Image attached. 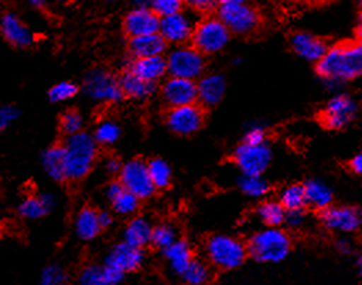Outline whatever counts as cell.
Segmentation results:
<instances>
[{"instance_id":"cell-43","label":"cell","mask_w":362,"mask_h":285,"mask_svg":"<svg viewBox=\"0 0 362 285\" xmlns=\"http://www.w3.org/2000/svg\"><path fill=\"white\" fill-rule=\"evenodd\" d=\"M244 142L245 144H251V145L264 144L266 142V131H264L262 126H252V127H250L247 132H245Z\"/></svg>"},{"instance_id":"cell-25","label":"cell","mask_w":362,"mask_h":285,"mask_svg":"<svg viewBox=\"0 0 362 285\" xmlns=\"http://www.w3.org/2000/svg\"><path fill=\"white\" fill-rule=\"evenodd\" d=\"M164 258L167 260L170 269L175 273L182 276L183 272L187 269V266L194 260L193 250L190 244L185 240H177L174 244H171L164 251Z\"/></svg>"},{"instance_id":"cell-35","label":"cell","mask_w":362,"mask_h":285,"mask_svg":"<svg viewBox=\"0 0 362 285\" xmlns=\"http://www.w3.org/2000/svg\"><path fill=\"white\" fill-rule=\"evenodd\" d=\"M240 189L248 197L260 199L269 193L270 185L262 175H244L240 180Z\"/></svg>"},{"instance_id":"cell-28","label":"cell","mask_w":362,"mask_h":285,"mask_svg":"<svg viewBox=\"0 0 362 285\" xmlns=\"http://www.w3.org/2000/svg\"><path fill=\"white\" fill-rule=\"evenodd\" d=\"M103 231L98 212L91 207L81 208L75 218V232L84 241L94 240Z\"/></svg>"},{"instance_id":"cell-12","label":"cell","mask_w":362,"mask_h":285,"mask_svg":"<svg viewBox=\"0 0 362 285\" xmlns=\"http://www.w3.org/2000/svg\"><path fill=\"white\" fill-rule=\"evenodd\" d=\"M168 129L178 135H192L204 124V112L199 105L170 107L165 117Z\"/></svg>"},{"instance_id":"cell-6","label":"cell","mask_w":362,"mask_h":285,"mask_svg":"<svg viewBox=\"0 0 362 285\" xmlns=\"http://www.w3.org/2000/svg\"><path fill=\"white\" fill-rule=\"evenodd\" d=\"M84 91L88 98L101 104H117L124 98L120 80L103 68H95L87 74Z\"/></svg>"},{"instance_id":"cell-16","label":"cell","mask_w":362,"mask_h":285,"mask_svg":"<svg viewBox=\"0 0 362 285\" xmlns=\"http://www.w3.org/2000/svg\"><path fill=\"white\" fill-rule=\"evenodd\" d=\"M194 26L196 24L193 23V20L187 14L180 11L160 18L158 33L164 37L167 43L181 46L192 39Z\"/></svg>"},{"instance_id":"cell-45","label":"cell","mask_w":362,"mask_h":285,"mask_svg":"<svg viewBox=\"0 0 362 285\" xmlns=\"http://www.w3.org/2000/svg\"><path fill=\"white\" fill-rule=\"evenodd\" d=\"M284 223L291 229H299L305 223V214H303V211L302 209L286 211Z\"/></svg>"},{"instance_id":"cell-15","label":"cell","mask_w":362,"mask_h":285,"mask_svg":"<svg viewBox=\"0 0 362 285\" xmlns=\"http://www.w3.org/2000/svg\"><path fill=\"white\" fill-rule=\"evenodd\" d=\"M161 98L170 107L196 104L197 83L189 78H171L164 81L161 87Z\"/></svg>"},{"instance_id":"cell-61","label":"cell","mask_w":362,"mask_h":285,"mask_svg":"<svg viewBox=\"0 0 362 285\" xmlns=\"http://www.w3.org/2000/svg\"><path fill=\"white\" fill-rule=\"evenodd\" d=\"M0 3H1V0H0Z\"/></svg>"},{"instance_id":"cell-10","label":"cell","mask_w":362,"mask_h":285,"mask_svg":"<svg viewBox=\"0 0 362 285\" xmlns=\"http://www.w3.org/2000/svg\"><path fill=\"white\" fill-rule=\"evenodd\" d=\"M273 153L267 142L251 145L243 142L234 152L235 165L244 175H262L270 165Z\"/></svg>"},{"instance_id":"cell-8","label":"cell","mask_w":362,"mask_h":285,"mask_svg":"<svg viewBox=\"0 0 362 285\" xmlns=\"http://www.w3.org/2000/svg\"><path fill=\"white\" fill-rule=\"evenodd\" d=\"M218 18L226 25L230 33L240 36H248L258 30L260 26L258 10L248 3L221 6Z\"/></svg>"},{"instance_id":"cell-17","label":"cell","mask_w":362,"mask_h":285,"mask_svg":"<svg viewBox=\"0 0 362 285\" xmlns=\"http://www.w3.org/2000/svg\"><path fill=\"white\" fill-rule=\"evenodd\" d=\"M123 28L129 37L157 33L160 17L151 8H132L124 18Z\"/></svg>"},{"instance_id":"cell-42","label":"cell","mask_w":362,"mask_h":285,"mask_svg":"<svg viewBox=\"0 0 362 285\" xmlns=\"http://www.w3.org/2000/svg\"><path fill=\"white\" fill-rule=\"evenodd\" d=\"M183 1L182 0H149V8L161 17H167L182 11Z\"/></svg>"},{"instance_id":"cell-19","label":"cell","mask_w":362,"mask_h":285,"mask_svg":"<svg viewBox=\"0 0 362 285\" xmlns=\"http://www.w3.org/2000/svg\"><path fill=\"white\" fill-rule=\"evenodd\" d=\"M127 71L148 83H155L156 84L167 74V61L163 55L146 57V58H132V61L129 64Z\"/></svg>"},{"instance_id":"cell-47","label":"cell","mask_w":362,"mask_h":285,"mask_svg":"<svg viewBox=\"0 0 362 285\" xmlns=\"http://www.w3.org/2000/svg\"><path fill=\"white\" fill-rule=\"evenodd\" d=\"M122 167H123V164H122L117 158H115V157L107 158V160L105 161L104 164L105 171H106L107 174H112V175H115V174H120Z\"/></svg>"},{"instance_id":"cell-34","label":"cell","mask_w":362,"mask_h":285,"mask_svg":"<svg viewBox=\"0 0 362 285\" xmlns=\"http://www.w3.org/2000/svg\"><path fill=\"white\" fill-rule=\"evenodd\" d=\"M148 170L156 189H165L173 180L171 167L163 158H153L148 163Z\"/></svg>"},{"instance_id":"cell-24","label":"cell","mask_w":362,"mask_h":285,"mask_svg":"<svg viewBox=\"0 0 362 285\" xmlns=\"http://www.w3.org/2000/svg\"><path fill=\"white\" fill-rule=\"evenodd\" d=\"M57 206V197L49 193H40L37 196H29L23 200V203L20 204V215L24 216L25 219H40L45 215H47L52 208Z\"/></svg>"},{"instance_id":"cell-57","label":"cell","mask_w":362,"mask_h":285,"mask_svg":"<svg viewBox=\"0 0 362 285\" xmlns=\"http://www.w3.org/2000/svg\"><path fill=\"white\" fill-rule=\"evenodd\" d=\"M358 270H360V273L362 274V254L360 255V258H358Z\"/></svg>"},{"instance_id":"cell-59","label":"cell","mask_w":362,"mask_h":285,"mask_svg":"<svg viewBox=\"0 0 362 285\" xmlns=\"http://www.w3.org/2000/svg\"><path fill=\"white\" fill-rule=\"evenodd\" d=\"M175 285H187V284H185V283H183V284H175Z\"/></svg>"},{"instance_id":"cell-60","label":"cell","mask_w":362,"mask_h":285,"mask_svg":"<svg viewBox=\"0 0 362 285\" xmlns=\"http://www.w3.org/2000/svg\"><path fill=\"white\" fill-rule=\"evenodd\" d=\"M109 1H115V0H109Z\"/></svg>"},{"instance_id":"cell-20","label":"cell","mask_w":362,"mask_h":285,"mask_svg":"<svg viewBox=\"0 0 362 285\" xmlns=\"http://www.w3.org/2000/svg\"><path fill=\"white\" fill-rule=\"evenodd\" d=\"M226 93V80L219 74L202 76L197 83V101L204 106L219 104Z\"/></svg>"},{"instance_id":"cell-48","label":"cell","mask_w":362,"mask_h":285,"mask_svg":"<svg viewBox=\"0 0 362 285\" xmlns=\"http://www.w3.org/2000/svg\"><path fill=\"white\" fill-rule=\"evenodd\" d=\"M122 190H124V186H123L122 182H110V183L106 186V197H107L109 200H112V199H115Z\"/></svg>"},{"instance_id":"cell-39","label":"cell","mask_w":362,"mask_h":285,"mask_svg":"<svg viewBox=\"0 0 362 285\" xmlns=\"http://www.w3.org/2000/svg\"><path fill=\"white\" fill-rule=\"evenodd\" d=\"M39 285H69V277L64 267L52 264L43 270Z\"/></svg>"},{"instance_id":"cell-4","label":"cell","mask_w":362,"mask_h":285,"mask_svg":"<svg viewBox=\"0 0 362 285\" xmlns=\"http://www.w3.org/2000/svg\"><path fill=\"white\" fill-rule=\"evenodd\" d=\"M206 257L211 266L219 270H234L244 264L248 257L247 245L235 237L216 234L206 243Z\"/></svg>"},{"instance_id":"cell-13","label":"cell","mask_w":362,"mask_h":285,"mask_svg":"<svg viewBox=\"0 0 362 285\" xmlns=\"http://www.w3.org/2000/svg\"><path fill=\"white\" fill-rule=\"evenodd\" d=\"M321 223L332 232L351 233L362 225V214L360 209L347 206L334 207L329 206L321 211Z\"/></svg>"},{"instance_id":"cell-49","label":"cell","mask_w":362,"mask_h":285,"mask_svg":"<svg viewBox=\"0 0 362 285\" xmlns=\"http://www.w3.org/2000/svg\"><path fill=\"white\" fill-rule=\"evenodd\" d=\"M337 250L341 255H350L353 252L354 247L349 238H339L337 243Z\"/></svg>"},{"instance_id":"cell-55","label":"cell","mask_w":362,"mask_h":285,"mask_svg":"<svg viewBox=\"0 0 362 285\" xmlns=\"http://www.w3.org/2000/svg\"><path fill=\"white\" fill-rule=\"evenodd\" d=\"M357 36H358V39L362 42V13L360 14L358 24H357Z\"/></svg>"},{"instance_id":"cell-5","label":"cell","mask_w":362,"mask_h":285,"mask_svg":"<svg viewBox=\"0 0 362 285\" xmlns=\"http://www.w3.org/2000/svg\"><path fill=\"white\" fill-rule=\"evenodd\" d=\"M167 72L174 78L197 80L206 71L204 54L193 46L181 45L171 50L165 58Z\"/></svg>"},{"instance_id":"cell-9","label":"cell","mask_w":362,"mask_h":285,"mask_svg":"<svg viewBox=\"0 0 362 285\" xmlns=\"http://www.w3.org/2000/svg\"><path fill=\"white\" fill-rule=\"evenodd\" d=\"M119 177L123 186L139 200H146L155 194L156 186L151 178L148 163L139 158L129 160L123 164Z\"/></svg>"},{"instance_id":"cell-32","label":"cell","mask_w":362,"mask_h":285,"mask_svg":"<svg viewBox=\"0 0 362 285\" xmlns=\"http://www.w3.org/2000/svg\"><path fill=\"white\" fill-rule=\"evenodd\" d=\"M182 279L187 285H207L212 280V270L207 262L193 260L183 272Z\"/></svg>"},{"instance_id":"cell-56","label":"cell","mask_w":362,"mask_h":285,"mask_svg":"<svg viewBox=\"0 0 362 285\" xmlns=\"http://www.w3.org/2000/svg\"><path fill=\"white\" fill-rule=\"evenodd\" d=\"M302 1H306V3H311V4H314V3H324V1H327V0H302Z\"/></svg>"},{"instance_id":"cell-36","label":"cell","mask_w":362,"mask_h":285,"mask_svg":"<svg viewBox=\"0 0 362 285\" xmlns=\"http://www.w3.org/2000/svg\"><path fill=\"white\" fill-rule=\"evenodd\" d=\"M139 199L129 192L126 187L124 190H122L115 199L110 200L112 207L119 214L123 216H129L132 214H135L139 208Z\"/></svg>"},{"instance_id":"cell-26","label":"cell","mask_w":362,"mask_h":285,"mask_svg":"<svg viewBox=\"0 0 362 285\" xmlns=\"http://www.w3.org/2000/svg\"><path fill=\"white\" fill-rule=\"evenodd\" d=\"M152 232V223L144 216H136L129 221L124 229V241L129 243V245L144 250L151 244Z\"/></svg>"},{"instance_id":"cell-23","label":"cell","mask_w":362,"mask_h":285,"mask_svg":"<svg viewBox=\"0 0 362 285\" xmlns=\"http://www.w3.org/2000/svg\"><path fill=\"white\" fill-rule=\"evenodd\" d=\"M167 49V42L157 32L152 35L129 37V52L132 58H146L163 55Z\"/></svg>"},{"instance_id":"cell-51","label":"cell","mask_w":362,"mask_h":285,"mask_svg":"<svg viewBox=\"0 0 362 285\" xmlns=\"http://www.w3.org/2000/svg\"><path fill=\"white\" fill-rule=\"evenodd\" d=\"M350 167H351V170H353L356 174L362 175V151L360 153H357V155L353 157V160H351V163H350Z\"/></svg>"},{"instance_id":"cell-50","label":"cell","mask_w":362,"mask_h":285,"mask_svg":"<svg viewBox=\"0 0 362 285\" xmlns=\"http://www.w3.org/2000/svg\"><path fill=\"white\" fill-rule=\"evenodd\" d=\"M98 219H100V225H101L103 229L109 228V226L113 223V216H112L110 212H107V211L98 212Z\"/></svg>"},{"instance_id":"cell-53","label":"cell","mask_w":362,"mask_h":285,"mask_svg":"<svg viewBox=\"0 0 362 285\" xmlns=\"http://www.w3.org/2000/svg\"><path fill=\"white\" fill-rule=\"evenodd\" d=\"M28 1H29V4H30L32 7H35V8H37V10L45 8V7H46V3H47V0H28Z\"/></svg>"},{"instance_id":"cell-44","label":"cell","mask_w":362,"mask_h":285,"mask_svg":"<svg viewBox=\"0 0 362 285\" xmlns=\"http://www.w3.org/2000/svg\"><path fill=\"white\" fill-rule=\"evenodd\" d=\"M18 117V110L13 106H0V132L6 130Z\"/></svg>"},{"instance_id":"cell-7","label":"cell","mask_w":362,"mask_h":285,"mask_svg":"<svg viewBox=\"0 0 362 285\" xmlns=\"http://www.w3.org/2000/svg\"><path fill=\"white\" fill-rule=\"evenodd\" d=\"M230 40V30L215 17H208L194 26L192 42L193 47L203 54L222 52Z\"/></svg>"},{"instance_id":"cell-33","label":"cell","mask_w":362,"mask_h":285,"mask_svg":"<svg viewBox=\"0 0 362 285\" xmlns=\"http://www.w3.org/2000/svg\"><path fill=\"white\" fill-rule=\"evenodd\" d=\"M283 207L286 211H293V209H303L305 206H308L306 200V192H305V185H289L286 186L284 190L280 194L279 200Z\"/></svg>"},{"instance_id":"cell-22","label":"cell","mask_w":362,"mask_h":285,"mask_svg":"<svg viewBox=\"0 0 362 285\" xmlns=\"http://www.w3.org/2000/svg\"><path fill=\"white\" fill-rule=\"evenodd\" d=\"M124 276L103 264H87L78 276V285H120Z\"/></svg>"},{"instance_id":"cell-29","label":"cell","mask_w":362,"mask_h":285,"mask_svg":"<svg viewBox=\"0 0 362 285\" xmlns=\"http://www.w3.org/2000/svg\"><path fill=\"white\" fill-rule=\"evenodd\" d=\"M42 163L45 171L52 181L64 182L68 180L65 168V153L62 145H54L49 148L42 156Z\"/></svg>"},{"instance_id":"cell-11","label":"cell","mask_w":362,"mask_h":285,"mask_svg":"<svg viewBox=\"0 0 362 285\" xmlns=\"http://www.w3.org/2000/svg\"><path fill=\"white\" fill-rule=\"evenodd\" d=\"M358 112L357 101L347 95L339 94L332 97L321 112V123L329 130H341L347 127Z\"/></svg>"},{"instance_id":"cell-14","label":"cell","mask_w":362,"mask_h":285,"mask_svg":"<svg viewBox=\"0 0 362 285\" xmlns=\"http://www.w3.org/2000/svg\"><path fill=\"white\" fill-rule=\"evenodd\" d=\"M145 260V254L142 248H136L123 241L116 244L105 257L104 264L106 267L126 276L127 273L136 272Z\"/></svg>"},{"instance_id":"cell-31","label":"cell","mask_w":362,"mask_h":285,"mask_svg":"<svg viewBox=\"0 0 362 285\" xmlns=\"http://www.w3.org/2000/svg\"><path fill=\"white\" fill-rule=\"evenodd\" d=\"M259 219L267 226V228H280L285 222L286 209L283 207L280 202H264L259 206Z\"/></svg>"},{"instance_id":"cell-1","label":"cell","mask_w":362,"mask_h":285,"mask_svg":"<svg viewBox=\"0 0 362 285\" xmlns=\"http://www.w3.org/2000/svg\"><path fill=\"white\" fill-rule=\"evenodd\" d=\"M317 72L331 88L361 76L362 45L344 43L327 49L317 62Z\"/></svg>"},{"instance_id":"cell-58","label":"cell","mask_w":362,"mask_h":285,"mask_svg":"<svg viewBox=\"0 0 362 285\" xmlns=\"http://www.w3.org/2000/svg\"><path fill=\"white\" fill-rule=\"evenodd\" d=\"M358 3H360V6L362 7V0H358Z\"/></svg>"},{"instance_id":"cell-46","label":"cell","mask_w":362,"mask_h":285,"mask_svg":"<svg viewBox=\"0 0 362 285\" xmlns=\"http://www.w3.org/2000/svg\"><path fill=\"white\" fill-rule=\"evenodd\" d=\"M182 1L189 8H192L194 11H200V13L211 10L216 3L215 0H182Z\"/></svg>"},{"instance_id":"cell-37","label":"cell","mask_w":362,"mask_h":285,"mask_svg":"<svg viewBox=\"0 0 362 285\" xmlns=\"http://www.w3.org/2000/svg\"><path fill=\"white\" fill-rule=\"evenodd\" d=\"M120 126L115 122V120H110V119H106L103 120L94 132V138L98 144L101 145H113L115 142L119 141L120 138Z\"/></svg>"},{"instance_id":"cell-18","label":"cell","mask_w":362,"mask_h":285,"mask_svg":"<svg viewBox=\"0 0 362 285\" xmlns=\"http://www.w3.org/2000/svg\"><path fill=\"white\" fill-rule=\"evenodd\" d=\"M0 32L3 37L16 47H28L33 43L35 35L25 23L14 13H6L0 20Z\"/></svg>"},{"instance_id":"cell-40","label":"cell","mask_w":362,"mask_h":285,"mask_svg":"<svg viewBox=\"0 0 362 285\" xmlns=\"http://www.w3.org/2000/svg\"><path fill=\"white\" fill-rule=\"evenodd\" d=\"M78 86L72 81H59L52 86L49 91V97L52 103H65L72 100L78 94Z\"/></svg>"},{"instance_id":"cell-41","label":"cell","mask_w":362,"mask_h":285,"mask_svg":"<svg viewBox=\"0 0 362 285\" xmlns=\"http://www.w3.org/2000/svg\"><path fill=\"white\" fill-rule=\"evenodd\" d=\"M83 126H84V119L81 113L75 109L66 110L61 117V130L66 135L78 134L80 131H83Z\"/></svg>"},{"instance_id":"cell-54","label":"cell","mask_w":362,"mask_h":285,"mask_svg":"<svg viewBox=\"0 0 362 285\" xmlns=\"http://www.w3.org/2000/svg\"><path fill=\"white\" fill-rule=\"evenodd\" d=\"M219 6H229V4H241L248 3V0H215Z\"/></svg>"},{"instance_id":"cell-2","label":"cell","mask_w":362,"mask_h":285,"mask_svg":"<svg viewBox=\"0 0 362 285\" xmlns=\"http://www.w3.org/2000/svg\"><path fill=\"white\" fill-rule=\"evenodd\" d=\"M97 144L94 135L84 131L68 135L62 145L68 180L78 181L90 174L98 156Z\"/></svg>"},{"instance_id":"cell-30","label":"cell","mask_w":362,"mask_h":285,"mask_svg":"<svg viewBox=\"0 0 362 285\" xmlns=\"http://www.w3.org/2000/svg\"><path fill=\"white\" fill-rule=\"evenodd\" d=\"M305 192H306L308 204L311 207L322 211L332 206L334 193L331 187L324 182L311 180L305 185Z\"/></svg>"},{"instance_id":"cell-3","label":"cell","mask_w":362,"mask_h":285,"mask_svg":"<svg viewBox=\"0 0 362 285\" xmlns=\"http://www.w3.org/2000/svg\"><path fill=\"white\" fill-rule=\"evenodd\" d=\"M292 243L280 228H266L254 234L248 244V257L259 263H280L289 255Z\"/></svg>"},{"instance_id":"cell-38","label":"cell","mask_w":362,"mask_h":285,"mask_svg":"<svg viewBox=\"0 0 362 285\" xmlns=\"http://www.w3.org/2000/svg\"><path fill=\"white\" fill-rule=\"evenodd\" d=\"M177 240H178L177 238V231L168 223H161V225L153 228L151 244L156 248L164 251L171 244H174Z\"/></svg>"},{"instance_id":"cell-52","label":"cell","mask_w":362,"mask_h":285,"mask_svg":"<svg viewBox=\"0 0 362 285\" xmlns=\"http://www.w3.org/2000/svg\"><path fill=\"white\" fill-rule=\"evenodd\" d=\"M134 8H149V0H131Z\"/></svg>"},{"instance_id":"cell-21","label":"cell","mask_w":362,"mask_h":285,"mask_svg":"<svg viewBox=\"0 0 362 285\" xmlns=\"http://www.w3.org/2000/svg\"><path fill=\"white\" fill-rule=\"evenodd\" d=\"M291 47L300 58L318 62L327 52V46L322 40L308 32H298L291 39Z\"/></svg>"},{"instance_id":"cell-27","label":"cell","mask_w":362,"mask_h":285,"mask_svg":"<svg viewBox=\"0 0 362 285\" xmlns=\"http://www.w3.org/2000/svg\"><path fill=\"white\" fill-rule=\"evenodd\" d=\"M119 80H120V86H122L124 97H129L131 100L144 101L155 94V83H148V81L135 76L129 71H126Z\"/></svg>"}]
</instances>
